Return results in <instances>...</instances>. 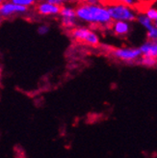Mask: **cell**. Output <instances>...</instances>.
Listing matches in <instances>:
<instances>
[{
    "mask_svg": "<svg viewBox=\"0 0 157 158\" xmlns=\"http://www.w3.org/2000/svg\"><path fill=\"white\" fill-rule=\"evenodd\" d=\"M76 18L81 21L97 25H108L112 18L108 8L101 4L83 3L76 8Z\"/></svg>",
    "mask_w": 157,
    "mask_h": 158,
    "instance_id": "1",
    "label": "cell"
},
{
    "mask_svg": "<svg viewBox=\"0 0 157 158\" xmlns=\"http://www.w3.org/2000/svg\"><path fill=\"white\" fill-rule=\"evenodd\" d=\"M109 14L114 21H125L130 22L137 19L135 11L131 7L123 3H115L107 6Z\"/></svg>",
    "mask_w": 157,
    "mask_h": 158,
    "instance_id": "2",
    "label": "cell"
},
{
    "mask_svg": "<svg viewBox=\"0 0 157 158\" xmlns=\"http://www.w3.org/2000/svg\"><path fill=\"white\" fill-rule=\"evenodd\" d=\"M72 36L76 41L89 45H97L99 44V36L87 27H75L72 30Z\"/></svg>",
    "mask_w": 157,
    "mask_h": 158,
    "instance_id": "3",
    "label": "cell"
},
{
    "mask_svg": "<svg viewBox=\"0 0 157 158\" xmlns=\"http://www.w3.org/2000/svg\"><path fill=\"white\" fill-rule=\"evenodd\" d=\"M112 55L115 58L124 62H133L142 56V52L140 50V47H122L114 49Z\"/></svg>",
    "mask_w": 157,
    "mask_h": 158,
    "instance_id": "4",
    "label": "cell"
},
{
    "mask_svg": "<svg viewBox=\"0 0 157 158\" xmlns=\"http://www.w3.org/2000/svg\"><path fill=\"white\" fill-rule=\"evenodd\" d=\"M27 11L26 7L17 5L13 2H6L0 5V15L1 17H10L15 13H25Z\"/></svg>",
    "mask_w": 157,
    "mask_h": 158,
    "instance_id": "5",
    "label": "cell"
},
{
    "mask_svg": "<svg viewBox=\"0 0 157 158\" xmlns=\"http://www.w3.org/2000/svg\"><path fill=\"white\" fill-rule=\"evenodd\" d=\"M61 7L53 5L48 1L43 2L38 6V13L43 15H60Z\"/></svg>",
    "mask_w": 157,
    "mask_h": 158,
    "instance_id": "6",
    "label": "cell"
},
{
    "mask_svg": "<svg viewBox=\"0 0 157 158\" xmlns=\"http://www.w3.org/2000/svg\"><path fill=\"white\" fill-rule=\"evenodd\" d=\"M143 57H151L157 59V41H147L140 46Z\"/></svg>",
    "mask_w": 157,
    "mask_h": 158,
    "instance_id": "7",
    "label": "cell"
},
{
    "mask_svg": "<svg viewBox=\"0 0 157 158\" xmlns=\"http://www.w3.org/2000/svg\"><path fill=\"white\" fill-rule=\"evenodd\" d=\"M112 29L114 31V33L117 35H126L130 31V24L129 22H125V21H115L113 23Z\"/></svg>",
    "mask_w": 157,
    "mask_h": 158,
    "instance_id": "8",
    "label": "cell"
},
{
    "mask_svg": "<svg viewBox=\"0 0 157 158\" xmlns=\"http://www.w3.org/2000/svg\"><path fill=\"white\" fill-rule=\"evenodd\" d=\"M137 20H138V22L140 23V24L147 30V31L151 30L155 26L154 21H152L151 19H148L145 14H142V15H138V17H137Z\"/></svg>",
    "mask_w": 157,
    "mask_h": 158,
    "instance_id": "9",
    "label": "cell"
},
{
    "mask_svg": "<svg viewBox=\"0 0 157 158\" xmlns=\"http://www.w3.org/2000/svg\"><path fill=\"white\" fill-rule=\"evenodd\" d=\"M60 15L62 17V19H77L76 9L70 6H63L61 8Z\"/></svg>",
    "mask_w": 157,
    "mask_h": 158,
    "instance_id": "10",
    "label": "cell"
},
{
    "mask_svg": "<svg viewBox=\"0 0 157 158\" xmlns=\"http://www.w3.org/2000/svg\"><path fill=\"white\" fill-rule=\"evenodd\" d=\"M141 64L144 65V66H147V67H153L156 65L157 63V59H154V58H151V57H143L142 59L140 60Z\"/></svg>",
    "mask_w": 157,
    "mask_h": 158,
    "instance_id": "11",
    "label": "cell"
},
{
    "mask_svg": "<svg viewBox=\"0 0 157 158\" xmlns=\"http://www.w3.org/2000/svg\"><path fill=\"white\" fill-rule=\"evenodd\" d=\"M145 15L150 19H151L152 21H154L157 19V8H154V7L148 8V9H147Z\"/></svg>",
    "mask_w": 157,
    "mask_h": 158,
    "instance_id": "12",
    "label": "cell"
},
{
    "mask_svg": "<svg viewBox=\"0 0 157 158\" xmlns=\"http://www.w3.org/2000/svg\"><path fill=\"white\" fill-rule=\"evenodd\" d=\"M76 19H62V24L67 28H72L76 24Z\"/></svg>",
    "mask_w": 157,
    "mask_h": 158,
    "instance_id": "13",
    "label": "cell"
},
{
    "mask_svg": "<svg viewBox=\"0 0 157 158\" xmlns=\"http://www.w3.org/2000/svg\"><path fill=\"white\" fill-rule=\"evenodd\" d=\"M13 3L17 4V5H20V6H23V7H28V6H31L34 4V1L33 0H13L12 1Z\"/></svg>",
    "mask_w": 157,
    "mask_h": 158,
    "instance_id": "14",
    "label": "cell"
},
{
    "mask_svg": "<svg viewBox=\"0 0 157 158\" xmlns=\"http://www.w3.org/2000/svg\"><path fill=\"white\" fill-rule=\"evenodd\" d=\"M49 32V27L48 25H41L38 27V33L40 35H46Z\"/></svg>",
    "mask_w": 157,
    "mask_h": 158,
    "instance_id": "15",
    "label": "cell"
},
{
    "mask_svg": "<svg viewBox=\"0 0 157 158\" xmlns=\"http://www.w3.org/2000/svg\"><path fill=\"white\" fill-rule=\"evenodd\" d=\"M48 2L53 4V5H56V6H59L62 8L63 6V3H64V1H62V0H48Z\"/></svg>",
    "mask_w": 157,
    "mask_h": 158,
    "instance_id": "16",
    "label": "cell"
},
{
    "mask_svg": "<svg viewBox=\"0 0 157 158\" xmlns=\"http://www.w3.org/2000/svg\"><path fill=\"white\" fill-rule=\"evenodd\" d=\"M122 3L128 7H132L133 5H135V1H133V0H123Z\"/></svg>",
    "mask_w": 157,
    "mask_h": 158,
    "instance_id": "17",
    "label": "cell"
},
{
    "mask_svg": "<svg viewBox=\"0 0 157 158\" xmlns=\"http://www.w3.org/2000/svg\"><path fill=\"white\" fill-rule=\"evenodd\" d=\"M88 3H90V4H98L99 2L97 1V0H89Z\"/></svg>",
    "mask_w": 157,
    "mask_h": 158,
    "instance_id": "18",
    "label": "cell"
},
{
    "mask_svg": "<svg viewBox=\"0 0 157 158\" xmlns=\"http://www.w3.org/2000/svg\"><path fill=\"white\" fill-rule=\"evenodd\" d=\"M154 24H155V26L157 27V19H156L154 20Z\"/></svg>",
    "mask_w": 157,
    "mask_h": 158,
    "instance_id": "19",
    "label": "cell"
},
{
    "mask_svg": "<svg viewBox=\"0 0 157 158\" xmlns=\"http://www.w3.org/2000/svg\"><path fill=\"white\" fill-rule=\"evenodd\" d=\"M1 3H2V2H1V0H0V5H1Z\"/></svg>",
    "mask_w": 157,
    "mask_h": 158,
    "instance_id": "20",
    "label": "cell"
}]
</instances>
